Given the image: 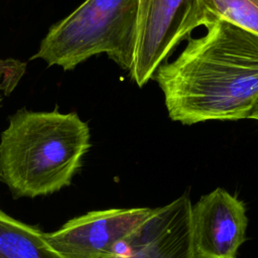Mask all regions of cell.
I'll return each instance as SVG.
<instances>
[{
	"mask_svg": "<svg viewBox=\"0 0 258 258\" xmlns=\"http://www.w3.org/2000/svg\"><path fill=\"white\" fill-rule=\"evenodd\" d=\"M206 27L154 75L168 115L185 125L248 118L258 98V35L224 19Z\"/></svg>",
	"mask_w": 258,
	"mask_h": 258,
	"instance_id": "cell-1",
	"label": "cell"
},
{
	"mask_svg": "<svg viewBox=\"0 0 258 258\" xmlns=\"http://www.w3.org/2000/svg\"><path fill=\"white\" fill-rule=\"evenodd\" d=\"M90 146V128L76 112L22 108L0 136V182L14 199L56 192L71 184Z\"/></svg>",
	"mask_w": 258,
	"mask_h": 258,
	"instance_id": "cell-2",
	"label": "cell"
},
{
	"mask_svg": "<svg viewBox=\"0 0 258 258\" xmlns=\"http://www.w3.org/2000/svg\"><path fill=\"white\" fill-rule=\"evenodd\" d=\"M138 0H86L50 27L31 59L64 71L89 57L107 53L130 72L137 36Z\"/></svg>",
	"mask_w": 258,
	"mask_h": 258,
	"instance_id": "cell-3",
	"label": "cell"
},
{
	"mask_svg": "<svg viewBox=\"0 0 258 258\" xmlns=\"http://www.w3.org/2000/svg\"><path fill=\"white\" fill-rule=\"evenodd\" d=\"M212 21L201 0H138L131 78L144 86L182 39Z\"/></svg>",
	"mask_w": 258,
	"mask_h": 258,
	"instance_id": "cell-4",
	"label": "cell"
},
{
	"mask_svg": "<svg viewBox=\"0 0 258 258\" xmlns=\"http://www.w3.org/2000/svg\"><path fill=\"white\" fill-rule=\"evenodd\" d=\"M153 212L150 208L93 211L44 233V238L63 258H112L126 250L127 239Z\"/></svg>",
	"mask_w": 258,
	"mask_h": 258,
	"instance_id": "cell-5",
	"label": "cell"
},
{
	"mask_svg": "<svg viewBox=\"0 0 258 258\" xmlns=\"http://www.w3.org/2000/svg\"><path fill=\"white\" fill-rule=\"evenodd\" d=\"M248 219L242 201L218 187L191 207L196 258H237L246 240Z\"/></svg>",
	"mask_w": 258,
	"mask_h": 258,
	"instance_id": "cell-6",
	"label": "cell"
},
{
	"mask_svg": "<svg viewBox=\"0 0 258 258\" xmlns=\"http://www.w3.org/2000/svg\"><path fill=\"white\" fill-rule=\"evenodd\" d=\"M191 204L182 195L154 209L151 217L127 239L126 250L112 258H196Z\"/></svg>",
	"mask_w": 258,
	"mask_h": 258,
	"instance_id": "cell-7",
	"label": "cell"
},
{
	"mask_svg": "<svg viewBox=\"0 0 258 258\" xmlns=\"http://www.w3.org/2000/svg\"><path fill=\"white\" fill-rule=\"evenodd\" d=\"M0 258H63L44 238V232L0 209Z\"/></svg>",
	"mask_w": 258,
	"mask_h": 258,
	"instance_id": "cell-8",
	"label": "cell"
},
{
	"mask_svg": "<svg viewBox=\"0 0 258 258\" xmlns=\"http://www.w3.org/2000/svg\"><path fill=\"white\" fill-rule=\"evenodd\" d=\"M212 20L224 19L258 35V0H201Z\"/></svg>",
	"mask_w": 258,
	"mask_h": 258,
	"instance_id": "cell-9",
	"label": "cell"
},
{
	"mask_svg": "<svg viewBox=\"0 0 258 258\" xmlns=\"http://www.w3.org/2000/svg\"><path fill=\"white\" fill-rule=\"evenodd\" d=\"M26 63L15 58H0V99L10 95L25 74Z\"/></svg>",
	"mask_w": 258,
	"mask_h": 258,
	"instance_id": "cell-10",
	"label": "cell"
},
{
	"mask_svg": "<svg viewBox=\"0 0 258 258\" xmlns=\"http://www.w3.org/2000/svg\"><path fill=\"white\" fill-rule=\"evenodd\" d=\"M248 118L258 120V98L256 99L254 105L252 106V108H251V110H250V112H249Z\"/></svg>",
	"mask_w": 258,
	"mask_h": 258,
	"instance_id": "cell-11",
	"label": "cell"
},
{
	"mask_svg": "<svg viewBox=\"0 0 258 258\" xmlns=\"http://www.w3.org/2000/svg\"><path fill=\"white\" fill-rule=\"evenodd\" d=\"M1 101H2V99H0V102H1Z\"/></svg>",
	"mask_w": 258,
	"mask_h": 258,
	"instance_id": "cell-12",
	"label": "cell"
}]
</instances>
